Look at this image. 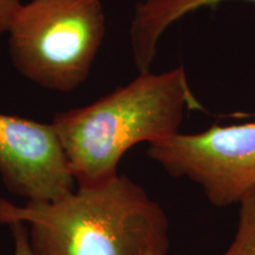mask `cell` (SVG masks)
I'll use <instances>...</instances> for the list:
<instances>
[{
    "label": "cell",
    "instance_id": "obj_3",
    "mask_svg": "<svg viewBox=\"0 0 255 255\" xmlns=\"http://www.w3.org/2000/svg\"><path fill=\"white\" fill-rule=\"evenodd\" d=\"M105 30L101 0H31L7 31L9 55L28 81L68 94L87 81Z\"/></svg>",
    "mask_w": 255,
    "mask_h": 255
},
{
    "label": "cell",
    "instance_id": "obj_7",
    "mask_svg": "<svg viewBox=\"0 0 255 255\" xmlns=\"http://www.w3.org/2000/svg\"><path fill=\"white\" fill-rule=\"evenodd\" d=\"M237 233L222 255H255V191L239 205Z\"/></svg>",
    "mask_w": 255,
    "mask_h": 255
},
{
    "label": "cell",
    "instance_id": "obj_6",
    "mask_svg": "<svg viewBox=\"0 0 255 255\" xmlns=\"http://www.w3.org/2000/svg\"><path fill=\"white\" fill-rule=\"evenodd\" d=\"M228 0H143L136 5L130 25V46L137 71H150L157 44L168 27L187 14ZM253 1L255 0H246Z\"/></svg>",
    "mask_w": 255,
    "mask_h": 255
},
{
    "label": "cell",
    "instance_id": "obj_4",
    "mask_svg": "<svg viewBox=\"0 0 255 255\" xmlns=\"http://www.w3.org/2000/svg\"><path fill=\"white\" fill-rule=\"evenodd\" d=\"M146 154L171 176L199 184L219 208L240 205L255 191V123L177 132L149 144Z\"/></svg>",
    "mask_w": 255,
    "mask_h": 255
},
{
    "label": "cell",
    "instance_id": "obj_8",
    "mask_svg": "<svg viewBox=\"0 0 255 255\" xmlns=\"http://www.w3.org/2000/svg\"><path fill=\"white\" fill-rule=\"evenodd\" d=\"M7 226L11 229L14 241L13 255H37L31 246L27 226L21 221H12L7 223Z\"/></svg>",
    "mask_w": 255,
    "mask_h": 255
},
{
    "label": "cell",
    "instance_id": "obj_5",
    "mask_svg": "<svg viewBox=\"0 0 255 255\" xmlns=\"http://www.w3.org/2000/svg\"><path fill=\"white\" fill-rule=\"evenodd\" d=\"M0 176L27 202L59 199L75 178L52 123L0 114Z\"/></svg>",
    "mask_w": 255,
    "mask_h": 255
},
{
    "label": "cell",
    "instance_id": "obj_9",
    "mask_svg": "<svg viewBox=\"0 0 255 255\" xmlns=\"http://www.w3.org/2000/svg\"><path fill=\"white\" fill-rule=\"evenodd\" d=\"M20 6V0H0V38L7 34L12 20Z\"/></svg>",
    "mask_w": 255,
    "mask_h": 255
},
{
    "label": "cell",
    "instance_id": "obj_2",
    "mask_svg": "<svg viewBox=\"0 0 255 255\" xmlns=\"http://www.w3.org/2000/svg\"><path fill=\"white\" fill-rule=\"evenodd\" d=\"M183 66L165 72H139L87 107L53 116L70 171L78 186L116 176L123 155L180 132L184 111L199 109Z\"/></svg>",
    "mask_w": 255,
    "mask_h": 255
},
{
    "label": "cell",
    "instance_id": "obj_1",
    "mask_svg": "<svg viewBox=\"0 0 255 255\" xmlns=\"http://www.w3.org/2000/svg\"><path fill=\"white\" fill-rule=\"evenodd\" d=\"M27 226L37 255H167L163 208L126 175L78 186L53 201L0 199V223Z\"/></svg>",
    "mask_w": 255,
    "mask_h": 255
}]
</instances>
